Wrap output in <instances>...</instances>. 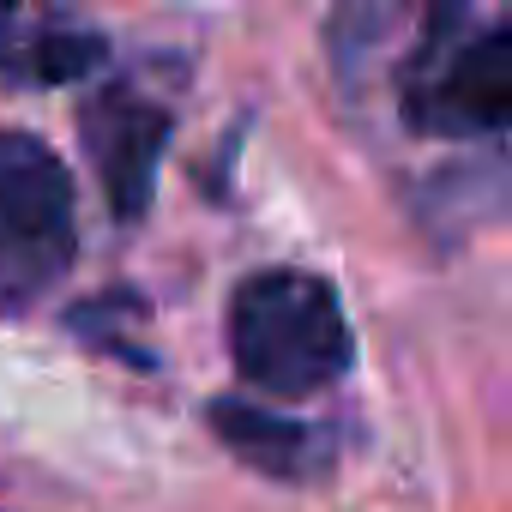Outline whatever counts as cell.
I'll return each instance as SVG.
<instances>
[{"instance_id": "6da1fadb", "label": "cell", "mask_w": 512, "mask_h": 512, "mask_svg": "<svg viewBox=\"0 0 512 512\" xmlns=\"http://www.w3.org/2000/svg\"><path fill=\"white\" fill-rule=\"evenodd\" d=\"M398 115L422 139L470 145L512 127V13L422 0L416 43L398 67Z\"/></svg>"}, {"instance_id": "7a4b0ae2", "label": "cell", "mask_w": 512, "mask_h": 512, "mask_svg": "<svg viewBox=\"0 0 512 512\" xmlns=\"http://www.w3.org/2000/svg\"><path fill=\"white\" fill-rule=\"evenodd\" d=\"M229 362L241 386H260L272 398L326 392L356 362L338 290L296 266L241 278L229 296Z\"/></svg>"}, {"instance_id": "3957f363", "label": "cell", "mask_w": 512, "mask_h": 512, "mask_svg": "<svg viewBox=\"0 0 512 512\" xmlns=\"http://www.w3.org/2000/svg\"><path fill=\"white\" fill-rule=\"evenodd\" d=\"M79 260L73 175L37 133L0 127V314H31Z\"/></svg>"}, {"instance_id": "277c9868", "label": "cell", "mask_w": 512, "mask_h": 512, "mask_svg": "<svg viewBox=\"0 0 512 512\" xmlns=\"http://www.w3.org/2000/svg\"><path fill=\"white\" fill-rule=\"evenodd\" d=\"M175 133V109L127 79L103 85L97 97L79 103V139H85V157L109 193V211L121 223H139L151 193H157V163H163V145Z\"/></svg>"}, {"instance_id": "5b68a950", "label": "cell", "mask_w": 512, "mask_h": 512, "mask_svg": "<svg viewBox=\"0 0 512 512\" xmlns=\"http://www.w3.org/2000/svg\"><path fill=\"white\" fill-rule=\"evenodd\" d=\"M103 61V37L73 19L67 0H0V79L73 85Z\"/></svg>"}, {"instance_id": "8992f818", "label": "cell", "mask_w": 512, "mask_h": 512, "mask_svg": "<svg viewBox=\"0 0 512 512\" xmlns=\"http://www.w3.org/2000/svg\"><path fill=\"white\" fill-rule=\"evenodd\" d=\"M205 422L211 434L272 482H320L332 464H338V434L320 428V422H296V416H272L247 398H217L205 404Z\"/></svg>"}]
</instances>
